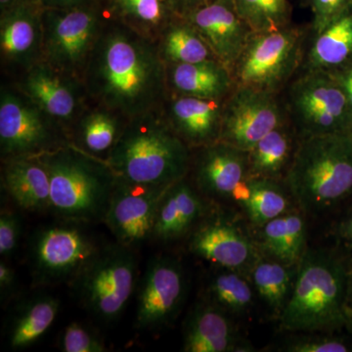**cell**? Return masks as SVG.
<instances>
[{
  "label": "cell",
  "instance_id": "1",
  "mask_svg": "<svg viewBox=\"0 0 352 352\" xmlns=\"http://www.w3.org/2000/svg\"><path fill=\"white\" fill-rule=\"evenodd\" d=\"M82 80L89 100L126 120L161 110L170 91L157 41L120 20L104 22Z\"/></svg>",
  "mask_w": 352,
  "mask_h": 352
},
{
  "label": "cell",
  "instance_id": "2",
  "mask_svg": "<svg viewBox=\"0 0 352 352\" xmlns=\"http://www.w3.org/2000/svg\"><path fill=\"white\" fill-rule=\"evenodd\" d=\"M351 274L349 254L307 250L298 263L293 291L279 316L282 330L320 333L344 329Z\"/></svg>",
  "mask_w": 352,
  "mask_h": 352
},
{
  "label": "cell",
  "instance_id": "3",
  "mask_svg": "<svg viewBox=\"0 0 352 352\" xmlns=\"http://www.w3.org/2000/svg\"><path fill=\"white\" fill-rule=\"evenodd\" d=\"M106 162L129 182L170 186L186 176L192 157L161 109L127 120Z\"/></svg>",
  "mask_w": 352,
  "mask_h": 352
},
{
  "label": "cell",
  "instance_id": "4",
  "mask_svg": "<svg viewBox=\"0 0 352 352\" xmlns=\"http://www.w3.org/2000/svg\"><path fill=\"white\" fill-rule=\"evenodd\" d=\"M283 182L307 212H326L352 198V132L300 138Z\"/></svg>",
  "mask_w": 352,
  "mask_h": 352
},
{
  "label": "cell",
  "instance_id": "5",
  "mask_svg": "<svg viewBox=\"0 0 352 352\" xmlns=\"http://www.w3.org/2000/svg\"><path fill=\"white\" fill-rule=\"evenodd\" d=\"M39 157L50 175L51 210L65 220L104 221L117 182L107 162L69 143Z\"/></svg>",
  "mask_w": 352,
  "mask_h": 352
},
{
  "label": "cell",
  "instance_id": "6",
  "mask_svg": "<svg viewBox=\"0 0 352 352\" xmlns=\"http://www.w3.org/2000/svg\"><path fill=\"white\" fill-rule=\"evenodd\" d=\"M307 36L305 29L292 24L252 32L231 71L235 87L281 94L302 69Z\"/></svg>",
  "mask_w": 352,
  "mask_h": 352
},
{
  "label": "cell",
  "instance_id": "7",
  "mask_svg": "<svg viewBox=\"0 0 352 352\" xmlns=\"http://www.w3.org/2000/svg\"><path fill=\"white\" fill-rule=\"evenodd\" d=\"M281 94L298 138L351 131L346 96L327 72L300 69Z\"/></svg>",
  "mask_w": 352,
  "mask_h": 352
},
{
  "label": "cell",
  "instance_id": "8",
  "mask_svg": "<svg viewBox=\"0 0 352 352\" xmlns=\"http://www.w3.org/2000/svg\"><path fill=\"white\" fill-rule=\"evenodd\" d=\"M138 261L131 248L120 244L102 248L75 280L83 305L99 320H116L133 293Z\"/></svg>",
  "mask_w": 352,
  "mask_h": 352
},
{
  "label": "cell",
  "instance_id": "9",
  "mask_svg": "<svg viewBox=\"0 0 352 352\" xmlns=\"http://www.w3.org/2000/svg\"><path fill=\"white\" fill-rule=\"evenodd\" d=\"M104 22L99 11L89 3L69 9H44L43 61L82 80Z\"/></svg>",
  "mask_w": 352,
  "mask_h": 352
},
{
  "label": "cell",
  "instance_id": "10",
  "mask_svg": "<svg viewBox=\"0 0 352 352\" xmlns=\"http://www.w3.org/2000/svg\"><path fill=\"white\" fill-rule=\"evenodd\" d=\"M63 127L19 87H1L0 149L2 159L39 156L69 144Z\"/></svg>",
  "mask_w": 352,
  "mask_h": 352
},
{
  "label": "cell",
  "instance_id": "11",
  "mask_svg": "<svg viewBox=\"0 0 352 352\" xmlns=\"http://www.w3.org/2000/svg\"><path fill=\"white\" fill-rule=\"evenodd\" d=\"M82 222L66 220L38 231L32 244L34 279L41 284L75 281L102 248Z\"/></svg>",
  "mask_w": 352,
  "mask_h": 352
},
{
  "label": "cell",
  "instance_id": "12",
  "mask_svg": "<svg viewBox=\"0 0 352 352\" xmlns=\"http://www.w3.org/2000/svg\"><path fill=\"white\" fill-rule=\"evenodd\" d=\"M288 120L282 94L235 87L224 104L219 141L248 152Z\"/></svg>",
  "mask_w": 352,
  "mask_h": 352
},
{
  "label": "cell",
  "instance_id": "13",
  "mask_svg": "<svg viewBox=\"0 0 352 352\" xmlns=\"http://www.w3.org/2000/svg\"><path fill=\"white\" fill-rule=\"evenodd\" d=\"M168 187L139 184L117 175L104 222L118 243L131 249L152 238L157 208Z\"/></svg>",
  "mask_w": 352,
  "mask_h": 352
},
{
  "label": "cell",
  "instance_id": "14",
  "mask_svg": "<svg viewBox=\"0 0 352 352\" xmlns=\"http://www.w3.org/2000/svg\"><path fill=\"white\" fill-rule=\"evenodd\" d=\"M18 87L66 132L72 131L89 99L80 78L44 61L25 72Z\"/></svg>",
  "mask_w": 352,
  "mask_h": 352
},
{
  "label": "cell",
  "instance_id": "15",
  "mask_svg": "<svg viewBox=\"0 0 352 352\" xmlns=\"http://www.w3.org/2000/svg\"><path fill=\"white\" fill-rule=\"evenodd\" d=\"M185 294L186 279L180 264L166 256L154 259L139 292L138 328L154 330L168 325L182 309Z\"/></svg>",
  "mask_w": 352,
  "mask_h": 352
},
{
  "label": "cell",
  "instance_id": "16",
  "mask_svg": "<svg viewBox=\"0 0 352 352\" xmlns=\"http://www.w3.org/2000/svg\"><path fill=\"white\" fill-rule=\"evenodd\" d=\"M182 18L195 28L215 58L232 71L254 32L233 0H208Z\"/></svg>",
  "mask_w": 352,
  "mask_h": 352
},
{
  "label": "cell",
  "instance_id": "17",
  "mask_svg": "<svg viewBox=\"0 0 352 352\" xmlns=\"http://www.w3.org/2000/svg\"><path fill=\"white\" fill-rule=\"evenodd\" d=\"M190 251L220 268L250 272L259 256L249 236L232 220L210 217L192 234Z\"/></svg>",
  "mask_w": 352,
  "mask_h": 352
},
{
  "label": "cell",
  "instance_id": "18",
  "mask_svg": "<svg viewBox=\"0 0 352 352\" xmlns=\"http://www.w3.org/2000/svg\"><path fill=\"white\" fill-rule=\"evenodd\" d=\"M43 9L31 2L11 6L0 23L2 65L24 74L43 61Z\"/></svg>",
  "mask_w": 352,
  "mask_h": 352
},
{
  "label": "cell",
  "instance_id": "19",
  "mask_svg": "<svg viewBox=\"0 0 352 352\" xmlns=\"http://www.w3.org/2000/svg\"><path fill=\"white\" fill-rule=\"evenodd\" d=\"M226 100L168 91L162 110L171 129L190 148H201L219 142Z\"/></svg>",
  "mask_w": 352,
  "mask_h": 352
},
{
  "label": "cell",
  "instance_id": "20",
  "mask_svg": "<svg viewBox=\"0 0 352 352\" xmlns=\"http://www.w3.org/2000/svg\"><path fill=\"white\" fill-rule=\"evenodd\" d=\"M197 149V189L208 198L230 199L234 188L249 177L247 152L220 141Z\"/></svg>",
  "mask_w": 352,
  "mask_h": 352
},
{
  "label": "cell",
  "instance_id": "21",
  "mask_svg": "<svg viewBox=\"0 0 352 352\" xmlns=\"http://www.w3.org/2000/svg\"><path fill=\"white\" fill-rule=\"evenodd\" d=\"M231 317L210 300L197 305L185 324L183 351H249Z\"/></svg>",
  "mask_w": 352,
  "mask_h": 352
},
{
  "label": "cell",
  "instance_id": "22",
  "mask_svg": "<svg viewBox=\"0 0 352 352\" xmlns=\"http://www.w3.org/2000/svg\"><path fill=\"white\" fill-rule=\"evenodd\" d=\"M205 212L199 190L182 178L170 185L162 198L152 237L162 242L178 239L201 221Z\"/></svg>",
  "mask_w": 352,
  "mask_h": 352
},
{
  "label": "cell",
  "instance_id": "23",
  "mask_svg": "<svg viewBox=\"0 0 352 352\" xmlns=\"http://www.w3.org/2000/svg\"><path fill=\"white\" fill-rule=\"evenodd\" d=\"M2 184L19 207L30 212L51 210L50 179L39 156L4 160Z\"/></svg>",
  "mask_w": 352,
  "mask_h": 352
},
{
  "label": "cell",
  "instance_id": "24",
  "mask_svg": "<svg viewBox=\"0 0 352 352\" xmlns=\"http://www.w3.org/2000/svg\"><path fill=\"white\" fill-rule=\"evenodd\" d=\"M166 67L168 90L173 94L226 99L235 88L232 72L217 59Z\"/></svg>",
  "mask_w": 352,
  "mask_h": 352
},
{
  "label": "cell",
  "instance_id": "25",
  "mask_svg": "<svg viewBox=\"0 0 352 352\" xmlns=\"http://www.w3.org/2000/svg\"><path fill=\"white\" fill-rule=\"evenodd\" d=\"M302 69H330L352 61V6L321 31L311 32Z\"/></svg>",
  "mask_w": 352,
  "mask_h": 352
},
{
  "label": "cell",
  "instance_id": "26",
  "mask_svg": "<svg viewBox=\"0 0 352 352\" xmlns=\"http://www.w3.org/2000/svg\"><path fill=\"white\" fill-rule=\"evenodd\" d=\"M298 140L289 120L270 132L247 152L249 177L283 180L293 162Z\"/></svg>",
  "mask_w": 352,
  "mask_h": 352
},
{
  "label": "cell",
  "instance_id": "27",
  "mask_svg": "<svg viewBox=\"0 0 352 352\" xmlns=\"http://www.w3.org/2000/svg\"><path fill=\"white\" fill-rule=\"evenodd\" d=\"M259 228V249L266 256L287 265H298L307 251V224L300 212L289 210Z\"/></svg>",
  "mask_w": 352,
  "mask_h": 352
},
{
  "label": "cell",
  "instance_id": "28",
  "mask_svg": "<svg viewBox=\"0 0 352 352\" xmlns=\"http://www.w3.org/2000/svg\"><path fill=\"white\" fill-rule=\"evenodd\" d=\"M126 122L118 113L97 104L94 109L87 107L72 129L76 138L74 145L92 156H108Z\"/></svg>",
  "mask_w": 352,
  "mask_h": 352
},
{
  "label": "cell",
  "instance_id": "29",
  "mask_svg": "<svg viewBox=\"0 0 352 352\" xmlns=\"http://www.w3.org/2000/svg\"><path fill=\"white\" fill-rule=\"evenodd\" d=\"M60 302L51 296H36L25 300L9 325V344L13 349L31 346L47 332L56 319Z\"/></svg>",
  "mask_w": 352,
  "mask_h": 352
},
{
  "label": "cell",
  "instance_id": "30",
  "mask_svg": "<svg viewBox=\"0 0 352 352\" xmlns=\"http://www.w3.org/2000/svg\"><path fill=\"white\" fill-rule=\"evenodd\" d=\"M296 271L298 265H287L266 256H259L250 271L254 292L279 316L293 291Z\"/></svg>",
  "mask_w": 352,
  "mask_h": 352
},
{
  "label": "cell",
  "instance_id": "31",
  "mask_svg": "<svg viewBox=\"0 0 352 352\" xmlns=\"http://www.w3.org/2000/svg\"><path fill=\"white\" fill-rule=\"evenodd\" d=\"M157 45L166 65L199 63L217 59L195 28L180 17L166 27Z\"/></svg>",
  "mask_w": 352,
  "mask_h": 352
},
{
  "label": "cell",
  "instance_id": "32",
  "mask_svg": "<svg viewBox=\"0 0 352 352\" xmlns=\"http://www.w3.org/2000/svg\"><path fill=\"white\" fill-rule=\"evenodd\" d=\"M113 6L120 21L157 43L178 17L166 0H113Z\"/></svg>",
  "mask_w": 352,
  "mask_h": 352
},
{
  "label": "cell",
  "instance_id": "33",
  "mask_svg": "<svg viewBox=\"0 0 352 352\" xmlns=\"http://www.w3.org/2000/svg\"><path fill=\"white\" fill-rule=\"evenodd\" d=\"M254 289L244 273L226 270L217 271L208 285V300L230 316H241L251 311Z\"/></svg>",
  "mask_w": 352,
  "mask_h": 352
},
{
  "label": "cell",
  "instance_id": "34",
  "mask_svg": "<svg viewBox=\"0 0 352 352\" xmlns=\"http://www.w3.org/2000/svg\"><path fill=\"white\" fill-rule=\"evenodd\" d=\"M249 178L251 198L242 208L254 226H263L270 220L289 212V201L286 190L280 183L281 180Z\"/></svg>",
  "mask_w": 352,
  "mask_h": 352
},
{
  "label": "cell",
  "instance_id": "35",
  "mask_svg": "<svg viewBox=\"0 0 352 352\" xmlns=\"http://www.w3.org/2000/svg\"><path fill=\"white\" fill-rule=\"evenodd\" d=\"M254 32L276 31L292 24L289 0H233Z\"/></svg>",
  "mask_w": 352,
  "mask_h": 352
},
{
  "label": "cell",
  "instance_id": "36",
  "mask_svg": "<svg viewBox=\"0 0 352 352\" xmlns=\"http://www.w3.org/2000/svg\"><path fill=\"white\" fill-rule=\"evenodd\" d=\"M298 333L283 346L288 352H351L352 344L333 332Z\"/></svg>",
  "mask_w": 352,
  "mask_h": 352
},
{
  "label": "cell",
  "instance_id": "37",
  "mask_svg": "<svg viewBox=\"0 0 352 352\" xmlns=\"http://www.w3.org/2000/svg\"><path fill=\"white\" fill-rule=\"evenodd\" d=\"M60 349L65 352H103L105 346L82 324H69L62 335Z\"/></svg>",
  "mask_w": 352,
  "mask_h": 352
},
{
  "label": "cell",
  "instance_id": "38",
  "mask_svg": "<svg viewBox=\"0 0 352 352\" xmlns=\"http://www.w3.org/2000/svg\"><path fill=\"white\" fill-rule=\"evenodd\" d=\"M307 2L314 15L311 32L321 31L352 6V0H307Z\"/></svg>",
  "mask_w": 352,
  "mask_h": 352
},
{
  "label": "cell",
  "instance_id": "39",
  "mask_svg": "<svg viewBox=\"0 0 352 352\" xmlns=\"http://www.w3.org/2000/svg\"><path fill=\"white\" fill-rule=\"evenodd\" d=\"M21 222L19 217L10 210H2L0 214V254L10 256L19 241Z\"/></svg>",
  "mask_w": 352,
  "mask_h": 352
},
{
  "label": "cell",
  "instance_id": "40",
  "mask_svg": "<svg viewBox=\"0 0 352 352\" xmlns=\"http://www.w3.org/2000/svg\"><path fill=\"white\" fill-rule=\"evenodd\" d=\"M332 76L333 80L339 85L340 89L346 96L347 106L352 119V63L344 65L339 68L326 71Z\"/></svg>",
  "mask_w": 352,
  "mask_h": 352
},
{
  "label": "cell",
  "instance_id": "41",
  "mask_svg": "<svg viewBox=\"0 0 352 352\" xmlns=\"http://www.w3.org/2000/svg\"><path fill=\"white\" fill-rule=\"evenodd\" d=\"M336 236L349 254L352 252V206L338 222Z\"/></svg>",
  "mask_w": 352,
  "mask_h": 352
},
{
  "label": "cell",
  "instance_id": "42",
  "mask_svg": "<svg viewBox=\"0 0 352 352\" xmlns=\"http://www.w3.org/2000/svg\"><path fill=\"white\" fill-rule=\"evenodd\" d=\"M34 6L43 9H69L85 6L90 0H29Z\"/></svg>",
  "mask_w": 352,
  "mask_h": 352
},
{
  "label": "cell",
  "instance_id": "43",
  "mask_svg": "<svg viewBox=\"0 0 352 352\" xmlns=\"http://www.w3.org/2000/svg\"><path fill=\"white\" fill-rule=\"evenodd\" d=\"M15 285V272L8 264L1 261L0 263V291L2 298H6L12 291Z\"/></svg>",
  "mask_w": 352,
  "mask_h": 352
},
{
  "label": "cell",
  "instance_id": "44",
  "mask_svg": "<svg viewBox=\"0 0 352 352\" xmlns=\"http://www.w3.org/2000/svg\"><path fill=\"white\" fill-rule=\"evenodd\" d=\"M207 1L208 0H166L173 12L180 18L184 17Z\"/></svg>",
  "mask_w": 352,
  "mask_h": 352
},
{
  "label": "cell",
  "instance_id": "45",
  "mask_svg": "<svg viewBox=\"0 0 352 352\" xmlns=\"http://www.w3.org/2000/svg\"><path fill=\"white\" fill-rule=\"evenodd\" d=\"M251 182H250V178L248 177L234 188L230 199H232V201L236 203L240 204L241 206H244L251 198Z\"/></svg>",
  "mask_w": 352,
  "mask_h": 352
},
{
  "label": "cell",
  "instance_id": "46",
  "mask_svg": "<svg viewBox=\"0 0 352 352\" xmlns=\"http://www.w3.org/2000/svg\"><path fill=\"white\" fill-rule=\"evenodd\" d=\"M352 311V274L349 282V295H347L346 312Z\"/></svg>",
  "mask_w": 352,
  "mask_h": 352
},
{
  "label": "cell",
  "instance_id": "47",
  "mask_svg": "<svg viewBox=\"0 0 352 352\" xmlns=\"http://www.w3.org/2000/svg\"><path fill=\"white\" fill-rule=\"evenodd\" d=\"M344 329L352 336V311L346 312V322Z\"/></svg>",
  "mask_w": 352,
  "mask_h": 352
},
{
  "label": "cell",
  "instance_id": "48",
  "mask_svg": "<svg viewBox=\"0 0 352 352\" xmlns=\"http://www.w3.org/2000/svg\"><path fill=\"white\" fill-rule=\"evenodd\" d=\"M15 1H17V0H0V4H1L2 8H3V7L12 6Z\"/></svg>",
  "mask_w": 352,
  "mask_h": 352
},
{
  "label": "cell",
  "instance_id": "49",
  "mask_svg": "<svg viewBox=\"0 0 352 352\" xmlns=\"http://www.w3.org/2000/svg\"><path fill=\"white\" fill-rule=\"evenodd\" d=\"M351 132H352V129H351Z\"/></svg>",
  "mask_w": 352,
  "mask_h": 352
},
{
  "label": "cell",
  "instance_id": "50",
  "mask_svg": "<svg viewBox=\"0 0 352 352\" xmlns=\"http://www.w3.org/2000/svg\"><path fill=\"white\" fill-rule=\"evenodd\" d=\"M351 63H352V61H351Z\"/></svg>",
  "mask_w": 352,
  "mask_h": 352
}]
</instances>
